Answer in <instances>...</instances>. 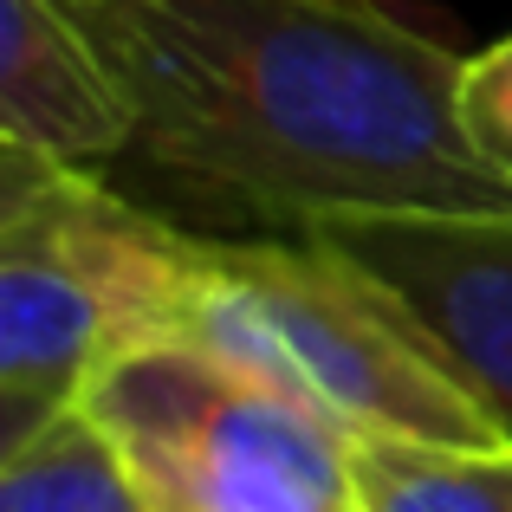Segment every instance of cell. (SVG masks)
Wrapping results in <instances>:
<instances>
[{
  "instance_id": "obj_1",
  "label": "cell",
  "mask_w": 512,
  "mask_h": 512,
  "mask_svg": "<svg viewBox=\"0 0 512 512\" xmlns=\"http://www.w3.org/2000/svg\"><path fill=\"white\" fill-rule=\"evenodd\" d=\"M188 201L273 234L325 214H512L461 130V52L350 0H65Z\"/></svg>"
},
{
  "instance_id": "obj_2",
  "label": "cell",
  "mask_w": 512,
  "mask_h": 512,
  "mask_svg": "<svg viewBox=\"0 0 512 512\" xmlns=\"http://www.w3.org/2000/svg\"><path fill=\"white\" fill-rule=\"evenodd\" d=\"M0 454L85 402L124 357L175 344L208 234L0 137Z\"/></svg>"
},
{
  "instance_id": "obj_3",
  "label": "cell",
  "mask_w": 512,
  "mask_h": 512,
  "mask_svg": "<svg viewBox=\"0 0 512 512\" xmlns=\"http://www.w3.org/2000/svg\"><path fill=\"white\" fill-rule=\"evenodd\" d=\"M182 338L312 402L350 441H512L409 305L312 234L214 240Z\"/></svg>"
},
{
  "instance_id": "obj_4",
  "label": "cell",
  "mask_w": 512,
  "mask_h": 512,
  "mask_svg": "<svg viewBox=\"0 0 512 512\" xmlns=\"http://www.w3.org/2000/svg\"><path fill=\"white\" fill-rule=\"evenodd\" d=\"M150 512H363L357 441L312 402L175 338L91 389Z\"/></svg>"
},
{
  "instance_id": "obj_5",
  "label": "cell",
  "mask_w": 512,
  "mask_h": 512,
  "mask_svg": "<svg viewBox=\"0 0 512 512\" xmlns=\"http://www.w3.org/2000/svg\"><path fill=\"white\" fill-rule=\"evenodd\" d=\"M312 240L383 279L512 435V214H325Z\"/></svg>"
},
{
  "instance_id": "obj_6",
  "label": "cell",
  "mask_w": 512,
  "mask_h": 512,
  "mask_svg": "<svg viewBox=\"0 0 512 512\" xmlns=\"http://www.w3.org/2000/svg\"><path fill=\"white\" fill-rule=\"evenodd\" d=\"M0 137L91 175L137 150V104L65 0H0Z\"/></svg>"
},
{
  "instance_id": "obj_7",
  "label": "cell",
  "mask_w": 512,
  "mask_h": 512,
  "mask_svg": "<svg viewBox=\"0 0 512 512\" xmlns=\"http://www.w3.org/2000/svg\"><path fill=\"white\" fill-rule=\"evenodd\" d=\"M0 512H150V500L98 409L72 402L7 448Z\"/></svg>"
},
{
  "instance_id": "obj_8",
  "label": "cell",
  "mask_w": 512,
  "mask_h": 512,
  "mask_svg": "<svg viewBox=\"0 0 512 512\" xmlns=\"http://www.w3.org/2000/svg\"><path fill=\"white\" fill-rule=\"evenodd\" d=\"M363 512H512V441H357Z\"/></svg>"
},
{
  "instance_id": "obj_9",
  "label": "cell",
  "mask_w": 512,
  "mask_h": 512,
  "mask_svg": "<svg viewBox=\"0 0 512 512\" xmlns=\"http://www.w3.org/2000/svg\"><path fill=\"white\" fill-rule=\"evenodd\" d=\"M461 130L512 182V33L461 65Z\"/></svg>"
},
{
  "instance_id": "obj_10",
  "label": "cell",
  "mask_w": 512,
  "mask_h": 512,
  "mask_svg": "<svg viewBox=\"0 0 512 512\" xmlns=\"http://www.w3.org/2000/svg\"><path fill=\"white\" fill-rule=\"evenodd\" d=\"M350 7H389V0H350Z\"/></svg>"
}]
</instances>
